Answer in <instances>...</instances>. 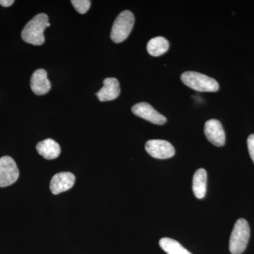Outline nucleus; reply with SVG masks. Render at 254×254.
Returning a JSON list of instances; mask_svg holds the SVG:
<instances>
[{
    "label": "nucleus",
    "instance_id": "obj_10",
    "mask_svg": "<svg viewBox=\"0 0 254 254\" xmlns=\"http://www.w3.org/2000/svg\"><path fill=\"white\" fill-rule=\"evenodd\" d=\"M31 88L35 94L43 95L46 94L51 88V83L48 80L46 70L38 69L32 75Z\"/></svg>",
    "mask_w": 254,
    "mask_h": 254
},
{
    "label": "nucleus",
    "instance_id": "obj_16",
    "mask_svg": "<svg viewBox=\"0 0 254 254\" xmlns=\"http://www.w3.org/2000/svg\"><path fill=\"white\" fill-rule=\"evenodd\" d=\"M71 2L78 13L84 14L90 9L91 1L89 0H72Z\"/></svg>",
    "mask_w": 254,
    "mask_h": 254
},
{
    "label": "nucleus",
    "instance_id": "obj_17",
    "mask_svg": "<svg viewBox=\"0 0 254 254\" xmlns=\"http://www.w3.org/2000/svg\"><path fill=\"white\" fill-rule=\"evenodd\" d=\"M247 145H248L249 153L254 163V134L249 136L247 139Z\"/></svg>",
    "mask_w": 254,
    "mask_h": 254
},
{
    "label": "nucleus",
    "instance_id": "obj_14",
    "mask_svg": "<svg viewBox=\"0 0 254 254\" xmlns=\"http://www.w3.org/2000/svg\"><path fill=\"white\" fill-rule=\"evenodd\" d=\"M170 43L164 37L152 38L147 44V51L152 56L158 57L165 54L169 49Z\"/></svg>",
    "mask_w": 254,
    "mask_h": 254
},
{
    "label": "nucleus",
    "instance_id": "obj_4",
    "mask_svg": "<svg viewBox=\"0 0 254 254\" xmlns=\"http://www.w3.org/2000/svg\"><path fill=\"white\" fill-rule=\"evenodd\" d=\"M135 18L131 11H124L118 15L112 28V41L116 43H122L128 38L134 25Z\"/></svg>",
    "mask_w": 254,
    "mask_h": 254
},
{
    "label": "nucleus",
    "instance_id": "obj_15",
    "mask_svg": "<svg viewBox=\"0 0 254 254\" xmlns=\"http://www.w3.org/2000/svg\"><path fill=\"white\" fill-rule=\"evenodd\" d=\"M159 245L164 252L168 254H192L178 242L173 239H161L159 242Z\"/></svg>",
    "mask_w": 254,
    "mask_h": 254
},
{
    "label": "nucleus",
    "instance_id": "obj_2",
    "mask_svg": "<svg viewBox=\"0 0 254 254\" xmlns=\"http://www.w3.org/2000/svg\"><path fill=\"white\" fill-rule=\"evenodd\" d=\"M250 237V227L244 218L237 220L230 240V251L232 254H241L245 252Z\"/></svg>",
    "mask_w": 254,
    "mask_h": 254
},
{
    "label": "nucleus",
    "instance_id": "obj_18",
    "mask_svg": "<svg viewBox=\"0 0 254 254\" xmlns=\"http://www.w3.org/2000/svg\"><path fill=\"white\" fill-rule=\"evenodd\" d=\"M14 0H0V4L4 7H9L11 5L14 4Z\"/></svg>",
    "mask_w": 254,
    "mask_h": 254
},
{
    "label": "nucleus",
    "instance_id": "obj_5",
    "mask_svg": "<svg viewBox=\"0 0 254 254\" xmlns=\"http://www.w3.org/2000/svg\"><path fill=\"white\" fill-rule=\"evenodd\" d=\"M19 171L14 159L9 156L0 158V187H6L17 181Z\"/></svg>",
    "mask_w": 254,
    "mask_h": 254
},
{
    "label": "nucleus",
    "instance_id": "obj_3",
    "mask_svg": "<svg viewBox=\"0 0 254 254\" xmlns=\"http://www.w3.org/2000/svg\"><path fill=\"white\" fill-rule=\"evenodd\" d=\"M182 81L191 89L199 92H217L218 82L213 78L195 71H186L181 75Z\"/></svg>",
    "mask_w": 254,
    "mask_h": 254
},
{
    "label": "nucleus",
    "instance_id": "obj_9",
    "mask_svg": "<svg viewBox=\"0 0 254 254\" xmlns=\"http://www.w3.org/2000/svg\"><path fill=\"white\" fill-rule=\"evenodd\" d=\"M74 182L75 176L72 173L67 172L58 173L52 178L50 190L53 194L58 195L70 190L74 185Z\"/></svg>",
    "mask_w": 254,
    "mask_h": 254
},
{
    "label": "nucleus",
    "instance_id": "obj_11",
    "mask_svg": "<svg viewBox=\"0 0 254 254\" xmlns=\"http://www.w3.org/2000/svg\"><path fill=\"white\" fill-rule=\"evenodd\" d=\"M120 94V83L115 78H107L103 81V87L96 93L102 102L110 101L118 98Z\"/></svg>",
    "mask_w": 254,
    "mask_h": 254
},
{
    "label": "nucleus",
    "instance_id": "obj_1",
    "mask_svg": "<svg viewBox=\"0 0 254 254\" xmlns=\"http://www.w3.org/2000/svg\"><path fill=\"white\" fill-rule=\"evenodd\" d=\"M49 26V18L46 14H37L23 28L22 39L33 46H41L45 43V30Z\"/></svg>",
    "mask_w": 254,
    "mask_h": 254
},
{
    "label": "nucleus",
    "instance_id": "obj_6",
    "mask_svg": "<svg viewBox=\"0 0 254 254\" xmlns=\"http://www.w3.org/2000/svg\"><path fill=\"white\" fill-rule=\"evenodd\" d=\"M147 153L157 159H168L175 154L173 145L165 140H150L145 143Z\"/></svg>",
    "mask_w": 254,
    "mask_h": 254
},
{
    "label": "nucleus",
    "instance_id": "obj_12",
    "mask_svg": "<svg viewBox=\"0 0 254 254\" xmlns=\"http://www.w3.org/2000/svg\"><path fill=\"white\" fill-rule=\"evenodd\" d=\"M36 150L40 155L47 160L57 158L61 153L60 145L51 138L39 142L36 145Z\"/></svg>",
    "mask_w": 254,
    "mask_h": 254
},
{
    "label": "nucleus",
    "instance_id": "obj_8",
    "mask_svg": "<svg viewBox=\"0 0 254 254\" xmlns=\"http://www.w3.org/2000/svg\"><path fill=\"white\" fill-rule=\"evenodd\" d=\"M204 133L207 139L215 146H222L225 143V133L220 121L210 120L205 124Z\"/></svg>",
    "mask_w": 254,
    "mask_h": 254
},
{
    "label": "nucleus",
    "instance_id": "obj_7",
    "mask_svg": "<svg viewBox=\"0 0 254 254\" xmlns=\"http://www.w3.org/2000/svg\"><path fill=\"white\" fill-rule=\"evenodd\" d=\"M132 113L137 117L144 119L155 125H163L166 123L167 119L158 113L153 107L147 103H140L132 107Z\"/></svg>",
    "mask_w": 254,
    "mask_h": 254
},
{
    "label": "nucleus",
    "instance_id": "obj_13",
    "mask_svg": "<svg viewBox=\"0 0 254 254\" xmlns=\"http://www.w3.org/2000/svg\"><path fill=\"white\" fill-rule=\"evenodd\" d=\"M207 187V173L205 170L200 168L195 172L193 178V193L196 198L201 199L204 198Z\"/></svg>",
    "mask_w": 254,
    "mask_h": 254
}]
</instances>
